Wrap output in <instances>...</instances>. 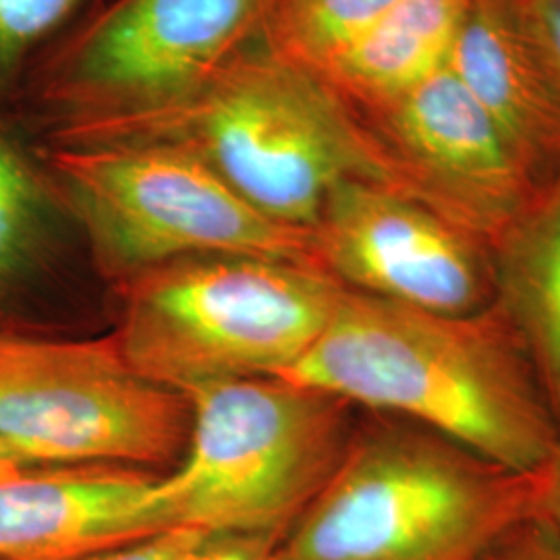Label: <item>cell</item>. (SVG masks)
<instances>
[{
  "label": "cell",
  "mask_w": 560,
  "mask_h": 560,
  "mask_svg": "<svg viewBox=\"0 0 560 560\" xmlns=\"http://www.w3.org/2000/svg\"><path fill=\"white\" fill-rule=\"evenodd\" d=\"M268 0H115L65 48L46 85L62 125L179 98L260 38Z\"/></svg>",
  "instance_id": "ba28073f"
},
{
  "label": "cell",
  "mask_w": 560,
  "mask_h": 560,
  "mask_svg": "<svg viewBox=\"0 0 560 560\" xmlns=\"http://www.w3.org/2000/svg\"><path fill=\"white\" fill-rule=\"evenodd\" d=\"M40 179L0 133V287L20 268L40 224Z\"/></svg>",
  "instance_id": "2e32d148"
},
{
  "label": "cell",
  "mask_w": 560,
  "mask_h": 560,
  "mask_svg": "<svg viewBox=\"0 0 560 560\" xmlns=\"http://www.w3.org/2000/svg\"><path fill=\"white\" fill-rule=\"evenodd\" d=\"M541 515L550 521L560 534V451L546 469V490L541 502Z\"/></svg>",
  "instance_id": "7402d4cb"
},
{
  "label": "cell",
  "mask_w": 560,
  "mask_h": 560,
  "mask_svg": "<svg viewBox=\"0 0 560 560\" xmlns=\"http://www.w3.org/2000/svg\"><path fill=\"white\" fill-rule=\"evenodd\" d=\"M546 469L504 467L409 421L355 428L266 560H483L541 513Z\"/></svg>",
  "instance_id": "3957f363"
},
{
  "label": "cell",
  "mask_w": 560,
  "mask_h": 560,
  "mask_svg": "<svg viewBox=\"0 0 560 560\" xmlns=\"http://www.w3.org/2000/svg\"><path fill=\"white\" fill-rule=\"evenodd\" d=\"M358 117L381 143L400 191L490 247L541 191L499 125L448 67Z\"/></svg>",
  "instance_id": "30bf717a"
},
{
  "label": "cell",
  "mask_w": 560,
  "mask_h": 560,
  "mask_svg": "<svg viewBox=\"0 0 560 560\" xmlns=\"http://www.w3.org/2000/svg\"><path fill=\"white\" fill-rule=\"evenodd\" d=\"M448 69L541 189L560 180V81L511 0H474Z\"/></svg>",
  "instance_id": "7c38bea8"
},
{
  "label": "cell",
  "mask_w": 560,
  "mask_h": 560,
  "mask_svg": "<svg viewBox=\"0 0 560 560\" xmlns=\"http://www.w3.org/2000/svg\"><path fill=\"white\" fill-rule=\"evenodd\" d=\"M483 560H560V534L538 513L511 527Z\"/></svg>",
  "instance_id": "ac0fdd59"
},
{
  "label": "cell",
  "mask_w": 560,
  "mask_h": 560,
  "mask_svg": "<svg viewBox=\"0 0 560 560\" xmlns=\"http://www.w3.org/2000/svg\"><path fill=\"white\" fill-rule=\"evenodd\" d=\"M203 534V529L194 527H173L145 540L133 541L83 560H177Z\"/></svg>",
  "instance_id": "44dd1931"
},
{
  "label": "cell",
  "mask_w": 560,
  "mask_h": 560,
  "mask_svg": "<svg viewBox=\"0 0 560 560\" xmlns=\"http://www.w3.org/2000/svg\"><path fill=\"white\" fill-rule=\"evenodd\" d=\"M48 166L104 270L120 279L200 256L318 266L314 231L272 221L175 145L59 143Z\"/></svg>",
  "instance_id": "8992f818"
},
{
  "label": "cell",
  "mask_w": 560,
  "mask_h": 560,
  "mask_svg": "<svg viewBox=\"0 0 560 560\" xmlns=\"http://www.w3.org/2000/svg\"><path fill=\"white\" fill-rule=\"evenodd\" d=\"M494 307L532 361L560 432V180L492 245Z\"/></svg>",
  "instance_id": "5bb4252c"
},
{
  "label": "cell",
  "mask_w": 560,
  "mask_h": 560,
  "mask_svg": "<svg viewBox=\"0 0 560 560\" xmlns=\"http://www.w3.org/2000/svg\"><path fill=\"white\" fill-rule=\"evenodd\" d=\"M189 399L148 381L104 340L0 332V441L36 465L152 469L179 459Z\"/></svg>",
  "instance_id": "52a82bcc"
},
{
  "label": "cell",
  "mask_w": 560,
  "mask_h": 560,
  "mask_svg": "<svg viewBox=\"0 0 560 560\" xmlns=\"http://www.w3.org/2000/svg\"><path fill=\"white\" fill-rule=\"evenodd\" d=\"M59 143L175 145L217 171L272 221L314 231L345 180L399 189L381 143L314 73L245 48L179 98L60 125Z\"/></svg>",
  "instance_id": "7a4b0ae2"
},
{
  "label": "cell",
  "mask_w": 560,
  "mask_h": 560,
  "mask_svg": "<svg viewBox=\"0 0 560 560\" xmlns=\"http://www.w3.org/2000/svg\"><path fill=\"white\" fill-rule=\"evenodd\" d=\"M314 249L340 287L370 298L453 316L494 303L492 247L390 185H337L314 226Z\"/></svg>",
  "instance_id": "9c48e42d"
},
{
  "label": "cell",
  "mask_w": 560,
  "mask_h": 560,
  "mask_svg": "<svg viewBox=\"0 0 560 560\" xmlns=\"http://www.w3.org/2000/svg\"><path fill=\"white\" fill-rule=\"evenodd\" d=\"M152 469L80 463L0 469V560H83L173 529Z\"/></svg>",
  "instance_id": "8fae6325"
},
{
  "label": "cell",
  "mask_w": 560,
  "mask_h": 560,
  "mask_svg": "<svg viewBox=\"0 0 560 560\" xmlns=\"http://www.w3.org/2000/svg\"><path fill=\"white\" fill-rule=\"evenodd\" d=\"M345 287L307 261L200 256L122 279L120 355L177 393L280 378L320 339Z\"/></svg>",
  "instance_id": "277c9868"
},
{
  "label": "cell",
  "mask_w": 560,
  "mask_h": 560,
  "mask_svg": "<svg viewBox=\"0 0 560 560\" xmlns=\"http://www.w3.org/2000/svg\"><path fill=\"white\" fill-rule=\"evenodd\" d=\"M81 0H0V78L69 20Z\"/></svg>",
  "instance_id": "e0dca14e"
},
{
  "label": "cell",
  "mask_w": 560,
  "mask_h": 560,
  "mask_svg": "<svg viewBox=\"0 0 560 560\" xmlns=\"http://www.w3.org/2000/svg\"><path fill=\"white\" fill-rule=\"evenodd\" d=\"M13 465H36V463H30L11 444L0 441V469L2 467H13Z\"/></svg>",
  "instance_id": "603a6c76"
},
{
  "label": "cell",
  "mask_w": 560,
  "mask_h": 560,
  "mask_svg": "<svg viewBox=\"0 0 560 560\" xmlns=\"http://www.w3.org/2000/svg\"><path fill=\"white\" fill-rule=\"evenodd\" d=\"M397 0H268L261 46L316 73Z\"/></svg>",
  "instance_id": "9a60e30c"
},
{
  "label": "cell",
  "mask_w": 560,
  "mask_h": 560,
  "mask_svg": "<svg viewBox=\"0 0 560 560\" xmlns=\"http://www.w3.org/2000/svg\"><path fill=\"white\" fill-rule=\"evenodd\" d=\"M280 378L517 471H541L559 455L538 374L494 303L453 316L342 289L320 339Z\"/></svg>",
  "instance_id": "6da1fadb"
},
{
  "label": "cell",
  "mask_w": 560,
  "mask_h": 560,
  "mask_svg": "<svg viewBox=\"0 0 560 560\" xmlns=\"http://www.w3.org/2000/svg\"><path fill=\"white\" fill-rule=\"evenodd\" d=\"M511 4L560 81V0H511Z\"/></svg>",
  "instance_id": "ffe728a7"
},
{
  "label": "cell",
  "mask_w": 560,
  "mask_h": 560,
  "mask_svg": "<svg viewBox=\"0 0 560 560\" xmlns=\"http://www.w3.org/2000/svg\"><path fill=\"white\" fill-rule=\"evenodd\" d=\"M474 0H397L314 73L355 115L376 110L448 67Z\"/></svg>",
  "instance_id": "4fadbf2b"
},
{
  "label": "cell",
  "mask_w": 560,
  "mask_h": 560,
  "mask_svg": "<svg viewBox=\"0 0 560 560\" xmlns=\"http://www.w3.org/2000/svg\"><path fill=\"white\" fill-rule=\"evenodd\" d=\"M191 432L159 501L173 527L287 534L337 471L353 407L282 378H240L185 393Z\"/></svg>",
  "instance_id": "5b68a950"
},
{
  "label": "cell",
  "mask_w": 560,
  "mask_h": 560,
  "mask_svg": "<svg viewBox=\"0 0 560 560\" xmlns=\"http://www.w3.org/2000/svg\"><path fill=\"white\" fill-rule=\"evenodd\" d=\"M284 534L206 532L177 560H266Z\"/></svg>",
  "instance_id": "d6986e66"
}]
</instances>
